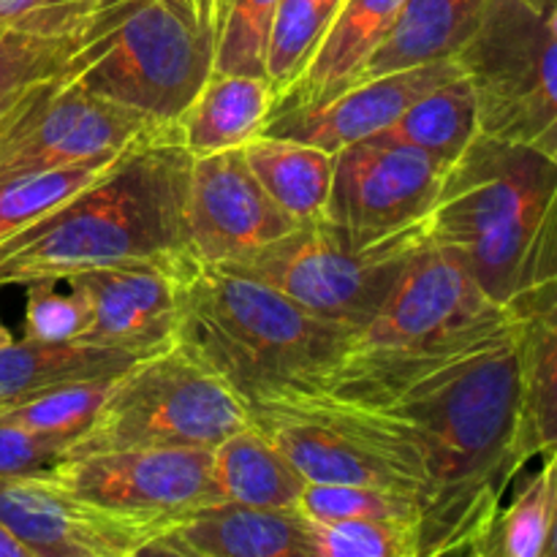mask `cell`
Returning <instances> with one entry per match:
<instances>
[{
  "instance_id": "6da1fadb",
  "label": "cell",
  "mask_w": 557,
  "mask_h": 557,
  "mask_svg": "<svg viewBox=\"0 0 557 557\" xmlns=\"http://www.w3.org/2000/svg\"><path fill=\"white\" fill-rule=\"evenodd\" d=\"M379 411L400 419L422 451V557L482 555L506 490L528 466L511 319L504 332L422 375Z\"/></svg>"
},
{
  "instance_id": "7a4b0ae2",
  "label": "cell",
  "mask_w": 557,
  "mask_h": 557,
  "mask_svg": "<svg viewBox=\"0 0 557 557\" xmlns=\"http://www.w3.org/2000/svg\"><path fill=\"white\" fill-rule=\"evenodd\" d=\"M190 161L180 134L123 152L58 210L0 239V288L69 281L114 261L194 259L185 237Z\"/></svg>"
},
{
  "instance_id": "3957f363",
  "label": "cell",
  "mask_w": 557,
  "mask_h": 557,
  "mask_svg": "<svg viewBox=\"0 0 557 557\" xmlns=\"http://www.w3.org/2000/svg\"><path fill=\"white\" fill-rule=\"evenodd\" d=\"M424 234L498 305L557 277V163L476 134L441 180Z\"/></svg>"
},
{
  "instance_id": "277c9868",
  "label": "cell",
  "mask_w": 557,
  "mask_h": 557,
  "mask_svg": "<svg viewBox=\"0 0 557 557\" xmlns=\"http://www.w3.org/2000/svg\"><path fill=\"white\" fill-rule=\"evenodd\" d=\"M506 326L509 310L482 292L457 256L424 234L379 313L302 389L379 408Z\"/></svg>"
},
{
  "instance_id": "5b68a950",
  "label": "cell",
  "mask_w": 557,
  "mask_h": 557,
  "mask_svg": "<svg viewBox=\"0 0 557 557\" xmlns=\"http://www.w3.org/2000/svg\"><path fill=\"white\" fill-rule=\"evenodd\" d=\"M351 335L256 277L196 261L180 292L174 343L221 375L248 406L302 389L341 357Z\"/></svg>"
},
{
  "instance_id": "8992f818",
  "label": "cell",
  "mask_w": 557,
  "mask_h": 557,
  "mask_svg": "<svg viewBox=\"0 0 557 557\" xmlns=\"http://www.w3.org/2000/svg\"><path fill=\"white\" fill-rule=\"evenodd\" d=\"M215 44L177 0H98L63 76L120 107L180 125L212 74Z\"/></svg>"
},
{
  "instance_id": "52a82bcc",
  "label": "cell",
  "mask_w": 557,
  "mask_h": 557,
  "mask_svg": "<svg viewBox=\"0 0 557 557\" xmlns=\"http://www.w3.org/2000/svg\"><path fill=\"white\" fill-rule=\"evenodd\" d=\"M261 430L308 484H364L417 495L424 506L428 471L406 424L379 408L321 392H277L248 403Z\"/></svg>"
},
{
  "instance_id": "ba28073f",
  "label": "cell",
  "mask_w": 557,
  "mask_h": 557,
  "mask_svg": "<svg viewBox=\"0 0 557 557\" xmlns=\"http://www.w3.org/2000/svg\"><path fill=\"white\" fill-rule=\"evenodd\" d=\"M250 424L243 397L180 343L147 354L114 381L69 455L109 449H215Z\"/></svg>"
},
{
  "instance_id": "9c48e42d",
  "label": "cell",
  "mask_w": 557,
  "mask_h": 557,
  "mask_svg": "<svg viewBox=\"0 0 557 557\" xmlns=\"http://www.w3.org/2000/svg\"><path fill=\"white\" fill-rule=\"evenodd\" d=\"M457 63L473 85L479 134L557 163V0H490Z\"/></svg>"
},
{
  "instance_id": "30bf717a",
  "label": "cell",
  "mask_w": 557,
  "mask_h": 557,
  "mask_svg": "<svg viewBox=\"0 0 557 557\" xmlns=\"http://www.w3.org/2000/svg\"><path fill=\"white\" fill-rule=\"evenodd\" d=\"M424 232L354 248L330 221L299 223L259 253L223 264L267 283L308 313L357 332L379 313Z\"/></svg>"
},
{
  "instance_id": "8fae6325",
  "label": "cell",
  "mask_w": 557,
  "mask_h": 557,
  "mask_svg": "<svg viewBox=\"0 0 557 557\" xmlns=\"http://www.w3.org/2000/svg\"><path fill=\"white\" fill-rule=\"evenodd\" d=\"M180 125L120 107L63 74L33 87L0 123V183L76 163L107 161Z\"/></svg>"
},
{
  "instance_id": "7c38bea8",
  "label": "cell",
  "mask_w": 557,
  "mask_h": 557,
  "mask_svg": "<svg viewBox=\"0 0 557 557\" xmlns=\"http://www.w3.org/2000/svg\"><path fill=\"white\" fill-rule=\"evenodd\" d=\"M444 172V163L417 147L375 136L354 141L335 152L324 221L354 248L424 232Z\"/></svg>"
},
{
  "instance_id": "4fadbf2b",
  "label": "cell",
  "mask_w": 557,
  "mask_h": 557,
  "mask_svg": "<svg viewBox=\"0 0 557 557\" xmlns=\"http://www.w3.org/2000/svg\"><path fill=\"white\" fill-rule=\"evenodd\" d=\"M169 522L92 504L52 473L0 476V525L30 557L145 555Z\"/></svg>"
},
{
  "instance_id": "5bb4252c",
  "label": "cell",
  "mask_w": 557,
  "mask_h": 557,
  "mask_svg": "<svg viewBox=\"0 0 557 557\" xmlns=\"http://www.w3.org/2000/svg\"><path fill=\"white\" fill-rule=\"evenodd\" d=\"M52 476L92 504L156 520H174L223 498L212 449L87 451L63 457Z\"/></svg>"
},
{
  "instance_id": "9a60e30c",
  "label": "cell",
  "mask_w": 557,
  "mask_h": 557,
  "mask_svg": "<svg viewBox=\"0 0 557 557\" xmlns=\"http://www.w3.org/2000/svg\"><path fill=\"white\" fill-rule=\"evenodd\" d=\"M294 228L297 223L261 188L243 150L190 161L185 237L199 264H237Z\"/></svg>"
},
{
  "instance_id": "2e32d148",
  "label": "cell",
  "mask_w": 557,
  "mask_h": 557,
  "mask_svg": "<svg viewBox=\"0 0 557 557\" xmlns=\"http://www.w3.org/2000/svg\"><path fill=\"white\" fill-rule=\"evenodd\" d=\"M196 259L114 261L71 275L69 286L82 294L90 310L79 343L156 354L172 346L180 315L183 281Z\"/></svg>"
},
{
  "instance_id": "e0dca14e",
  "label": "cell",
  "mask_w": 557,
  "mask_h": 557,
  "mask_svg": "<svg viewBox=\"0 0 557 557\" xmlns=\"http://www.w3.org/2000/svg\"><path fill=\"white\" fill-rule=\"evenodd\" d=\"M460 71L462 65L457 63V58H449L375 76V79H359L330 101L272 114L261 134L305 141L335 156L343 147L389 128L417 98Z\"/></svg>"
},
{
  "instance_id": "ac0fdd59",
  "label": "cell",
  "mask_w": 557,
  "mask_h": 557,
  "mask_svg": "<svg viewBox=\"0 0 557 557\" xmlns=\"http://www.w3.org/2000/svg\"><path fill=\"white\" fill-rule=\"evenodd\" d=\"M145 555L313 557L310 520L297 509L212 500L174 517Z\"/></svg>"
},
{
  "instance_id": "d6986e66",
  "label": "cell",
  "mask_w": 557,
  "mask_h": 557,
  "mask_svg": "<svg viewBox=\"0 0 557 557\" xmlns=\"http://www.w3.org/2000/svg\"><path fill=\"white\" fill-rule=\"evenodd\" d=\"M406 0H341L297 79L275 96L272 114L330 101L359 79Z\"/></svg>"
},
{
  "instance_id": "ffe728a7",
  "label": "cell",
  "mask_w": 557,
  "mask_h": 557,
  "mask_svg": "<svg viewBox=\"0 0 557 557\" xmlns=\"http://www.w3.org/2000/svg\"><path fill=\"white\" fill-rule=\"evenodd\" d=\"M522 384L525 460L557 446V277L506 305Z\"/></svg>"
},
{
  "instance_id": "44dd1931",
  "label": "cell",
  "mask_w": 557,
  "mask_h": 557,
  "mask_svg": "<svg viewBox=\"0 0 557 557\" xmlns=\"http://www.w3.org/2000/svg\"><path fill=\"white\" fill-rule=\"evenodd\" d=\"M487 3L490 0H406L359 79L457 58L476 33Z\"/></svg>"
},
{
  "instance_id": "7402d4cb",
  "label": "cell",
  "mask_w": 557,
  "mask_h": 557,
  "mask_svg": "<svg viewBox=\"0 0 557 557\" xmlns=\"http://www.w3.org/2000/svg\"><path fill=\"white\" fill-rule=\"evenodd\" d=\"M272 101L275 92L264 76L212 71L180 117L183 147L190 158L243 150L264 131Z\"/></svg>"
},
{
  "instance_id": "603a6c76",
  "label": "cell",
  "mask_w": 557,
  "mask_h": 557,
  "mask_svg": "<svg viewBox=\"0 0 557 557\" xmlns=\"http://www.w3.org/2000/svg\"><path fill=\"white\" fill-rule=\"evenodd\" d=\"M139 354L87 343L11 341L0 346V403L27 400L60 386L114 379L134 368Z\"/></svg>"
},
{
  "instance_id": "cb8c5ba5",
  "label": "cell",
  "mask_w": 557,
  "mask_h": 557,
  "mask_svg": "<svg viewBox=\"0 0 557 557\" xmlns=\"http://www.w3.org/2000/svg\"><path fill=\"white\" fill-rule=\"evenodd\" d=\"M212 471L223 498L261 509H297L308 487V479L256 424L212 449Z\"/></svg>"
},
{
  "instance_id": "d4e9b609",
  "label": "cell",
  "mask_w": 557,
  "mask_h": 557,
  "mask_svg": "<svg viewBox=\"0 0 557 557\" xmlns=\"http://www.w3.org/2000/svg\"><path fill=\"white\" fill-rule=\"evenodd\" d=\"M243 156L261 188L297 226L324 218L335 174L332 152L305 141L259 134L243 147Z\"/></svg>"
},
{
  "instance_id": "484cf974",
  "label": "cell",
  "mask_w": 557,
  "mask_h": 557,
  "mask_svg": "<svg viewBox=\"0 0 557 557\" xmlns=\"http://www.w3.org/2000/svg\"><path fill=\"white\" fill-rule=\"evenodd\" d=\"M476 96H473V85L466 71H460L417 98L389 128L375 134V139L417 147L444 166H451L476 139Z\"/></svg>"
},
{
  "instance_id": "4316f807",
  "label": "cell",
  "mask_w": 557,
  "mask_h": 557,
  "mask_svg": "<svg viewBox=\"0 0 557 557\" xmlns=\"http://www.w3.org/2000/svg\"><path fill=\"white\" fill-rule=\"evenodd\" d=\"M555 520V468L549 455L509 506H500L479 557H544Z\"/></svg>"
},
{
  "instance_id": "83f0119b",
  "label": "cell",
  "mask_w": 557,
  "mask_h": 557,
  "mask_svg": "<svg viewBox=\"0 0 557 557\" xmlns=\"http://www.w3.org/2000/svg\"><path fill=\"white\" fill-rule=\"evenodd\" d=\"M117 158L76 163V166L49 169V172H33L22 174V177L3 180L0 183V239L11 237L14 232H22L25 226H30V223L41 221L52 210H58L71 196H76L87 185L96 183Z\"/></svg>"
},
{
  "instance_id": "f1b7e54d",
  "label": "cell",
  "mask_w": 557,
  "mask_h": 557,
  "mask_svg": "<svg viewBox=\"0 0 557 557\" xmlns=\"http://www.w3.org/2000/svg\"><path fill=\"white\" fill-rule=\"evenodd\" d=\"M117 379L120 375L87 381V384L60 386V389L11 403L0 413V422L16 424V428L41 435H54V438H63L74 446L90 430L92 419L101 411L103 400L109 397Z\"/></svg>"
},
{
  "instance_id": "f546056e",
  "label": "cell",
  "mask_w": 557,
  "mask_h": 557,
  "mask_svg": "<svg viewBox=\"0 0 557 557\" xmlns=\"http://www.w3.org/2000/svg\"><path fill=\"white\" fill-rule=\"evenodd\" d=\"M341 0H277L267 41V82L281 96L319 47Z\"/></svg>"
},
{
  "instance_id": "4dcf8cb0",
  "label": "cell",
  "mask_w": 557,
  "mask_h": 557,
  "mask_svg": "<svg viewBox=\"0 0 557 557\" xmlns=\"http://www.w3.org/2000/svg\"><path fill=\"white\" fill-rule=\"evenodd\" d=\"M297 511L310 522L384 520L422 525V500L417 495L364 484H308Z\"/></svg>"
},
{
  "instance_id": "1f68e13d",
  "label": "cell",
  "mask_w": 557,
  "mask_h": 557,
  "mask_svg": "<svg viewBox=\"0 0 557 557\" xmlns=\"http://www.w3.org/2000/svg\"><path fill=\"white\" fill-rule=\"evenodd\" d=\"M275 9L277 0H221L212 71L264 76Z\"/></svg>"
},
{
  "instance_id": "d6a6232c",
  "label": "cell",
  "mask_w": 557,
  "mask_h": 557,
  "mask_svg": "<svg viewBox=\"0 0 557 557\" xmlns=\"http://www.w3.org/2000/svg\"><path fill=\"white\" fill-rule=\"evenodd\" d=\"M74 38L0 30V123L36 85L63 74Z\"/></svg>"
},
{
  "instance_id": "836d02e7",
  "label": "cell",
  "mask_w": 557,
  "mask_h": 557,
  "mask_svg": "<svg viewBox=\"0 0 557 557\" xmlns=\"http://www.w3.org/2000/svg\"><path fill=\"white\" fill-rule=\"evenodd\" d=\"M313 557H422V525L384 520L310 522Z\"/></svg>"
},
{
  "instance_id": "e575fe53",
  "label": "cell",
  "mask_w": 557,
  "mask_h": 557,
  "mask_svg": "<svg viewBox=\"0 0 557 557\" xmlns=\"http://www.w3.org/2000/svg\"><path fill=\"white\" fill-rule=\"evenodd\" d=\"M25 288L27 305L22 337L41 343H79L90 321V310L82 294L65 281H38L27 283Z\"/></svg>"
},
{
  "instance_id": "d590c367",
  "label": "cell",
  "mask_w": 557,
  "mask_h": 557,
  "mask_svg": "<svg viewBox=\"0 0 557 557\" xmlns=\"http://www.w3.org/2000/svg\"><path fill=\"white\" fill-rule=\"evenodd\" d=\"M96 5L98 0H0V30L74 38Z\"/></svg>"
},
{
  "instance_id": "8d00e7d4",
  "label": "cell",
  "mask_w": 557,
  "mask_h": 557,
  "mask_svg": "<svg viewBox=\"0 0 557 557\" xmlns=\"http://www.w3.org/2000/svg\"><path fill=\"white\" fill-rule=\"evenodd\" d=\"M69 449L71 444L63 438L0 422V476L52 473Z\"/></svg>"
},
{
  "instance_id": "74e56055",
  "label": "cell",
  "mask_w": 557,
  "mask_h": 557,
  "mask_svg": "<svg viewBox=\"0 0 557 557\" xmlns=\"http://www.w3.org/2000/svg\"><path fill=\"white\" fill-rule=\"evenodd\" d=\"M194 11L199 25L210 33L212 44H215V25H218V0H194Z\"/></svg>"
},
{
  "instance_id": "f35d334b",
  "label": "cell",
  "mask_w": 557,
  "mask_h": 557,
  "mask_svg": "<svg viewBox=\"0 0 557 557\" xmlns=\"http://www.w3.org/2000/svg\"><path fill=\"white\" fill-rule=\"evenodd\" d=\"M0 557H30V553L3 525H0Z\"/></svg>"
},
{
  "instance_id": "ab89813d",
  "label": "cell",
  "mask_w": 557,
  "mask_h": 557,
  "mask_svg": "<svg viewBox=\"0 0 557 557\" xmlns=\"http://www.w3.org/2000/svg\"><path fill=\"white\" fill-rule=\"evenodd\" d=\"M549 460H553L555 468V520H553V533H549V542H547V553L544 557H557V446L553 451H547Z\"/></svg>"
},
{
  "instance_id": "60d3db41",
  "label": "cell",
  "mask_w": 557,
  "mask_h": 557,
  "mask_svg": "<svg viewBox=\"0 0 557 557\" xmlns=\"http://www.w3.org/2000/svg\"><path fill=\"white\" fill-rule=\"evenodd\" d=\"M11 341H14V335H11V332L0 324V346H3V343H11Z\"/></svg>"
},
{
  "instance_id": "b9f144b4",
  "label": "cell",
  "mask_w": 557,
  "mask_h": 557,
  "mask_svg": "<svg viewBox=\"0 0 557 557\" xmlns=\"http://www.w3.org/2000/svg\"><path fill=\"white\" fill-rule=\"evenodd\" d=\"M177 3H183V5H188V9H190V11H194V0H177ZM194 14H196V11H194Z\"/></svg>"
},
{
  "instance_id": "7bdbcfd3",
  "label": "cell",
  "mask_w": 557,
  "mask_h": 557,
  "mask_svg": "<svg viewBox=\"0 0 557 557\" xmlns=\"http://www.w3.org/2000/svg\"><path fill=\"white\" fill-rule=\"evenodd\" d=\"M3 408H5V406H3V403H0V413H3Z\"/></svg>"
},
{
  "instance_id": "ee69618b",
  "label": "cell",
  "mask_w": 557,
  "mask_h": 557,
  "mask_svg": "<svg viewBox=\"0 0 557 557\" xmlns=\"http://www.w3.org/2000/svg\"><path fill=\"white\" fill-rule=\"evenodd\" d=\"M218 11H221V0H218ZM218 27V25H215Z\"/></svg>"
}]
</instances>
